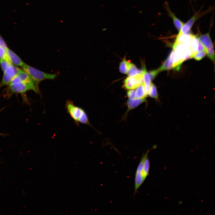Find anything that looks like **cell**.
I'll use <instances>...</instances> for the list:
<instances>
[{"instance_id":"9c48e42d","label":"cell","mask_w":215,"mask_h":215,"mask_svg":"<svg viewBox=\"0 0 215 215\" xmlns=\"http://www.w3.org/2000/svg\"><path fill=\"white\" fill-rule=\"evenodd\" d=\"M17 75L22 82L29 85L32 88L33 90L36 93H39V88L37 87L33 81L27 73L20 69Z\"/></svg>"},{"instance_id":"52a82bcc","label":"cell","mask_w":215,"mask_h":215,"mask_svg":"<svg viewBox=\"0 0 215 215\" xmlns=\"http://www.w3.org/2000/svg\"><path fill=\"white\" fill-rule=\"evenodd\" d=\"M144 83L142 72L133 76H128L124 80L122 87L127 90L136 89Z\"/></svg>"},{"instance_id":"484cf974","label":"cell","mask_w":215,"mask_h":215,"mask_svg":"<svg viewBox=\"0 0 215 215\" xmlns=\"http://www.w3.org/2000/svg\"><path fill=\"white\" fill-rule=\"evenodd\" d=\"M203 51L206 52L205 48L203 45L199 41L197 48V52H201Z\"/></svg>"},{"instance_id":"6da1fadb","label":"cell","mask_w":215,"mask_h":215,"mask_svg":"<svg viewBox=\"0 0 215 215\" xmlns=\"http://www.w3.org/2000/svg\"><path fill=\"white\" fill-rule=\"evenodd\" d=\"M65 107L67 113L77 125L78 126L79 123H82L94 128L90 123L87 114L83 109L75 105L72 101L70 100L66 101Z\"/></svg>"},{"instance_id":"83f0119b","label":"cell","mask_w":215,"mask_h":215,"mask_svg":"<svg viewBox=\"0 0 215 215\" xmlns=\"http://www.w3.org/2000/svg\"><path fill=\"white\" fill-rule=\"evenodd\" d=\"M7 135V134L0 133V135L2 136H5V135Z\"/></svg>"},{"instance_id":"30bf717a","label":"cell","mask_w":215,"mask_h":215,"mask_svg":"<svg viewBox=\"0 0 215 215\" xmlns=\"http://www.w3.org/2000/svg\"><path fill=\"white\" fill-rule=\"evenodd\" d=\"M164 6L168 15L172 19L175 27L179 31L183 26L184 22L179 19L171 11L167 2H165Z\"/></svg>"},{"instance_id":"e0dca14e","label":"cell","mask_w":215,"mask_h":215,"mask_svg":"<svg viewBox=\"0 0 215 215\" xmlns=\"http://www.w3.org/2000/svg\"><path fill=\"white\" fill-rule=\"evenodd\" d=\"M142 73V71L138 70L136 66L132 63H129L127 74L129 76H133Z\"/></svg>"},{"instance_id":"4316f807","label":"cell","mask_w":215,"mask_h":215,"mask_svg":"<svg viewBox=\"0 0 215 215\" xmlns=\"http://www.w3.org/2000/svg\"><path fill=\"white\" fill-rule=\"evenodd\" d=\"M0 45L2 46L6 50L8 47L2 38L0 36Z\"/></svg>"},{"instance_id":"ffe728a7","label":"cell","mask_w":215,"mask_h":215,"mask_svg":"<svg viewBox=\"0 0 215 215\" xmlns=\"http://www.w3.org/2000/svg\"><path fill=\"white\" fill-rule=\"evenodd\" d=\"M129 62L125 58H124L119 64V70L121 73L125 74H127Z\"/></svg>"},{"instance_id":"ba28073f","label":"cell","mask_w":215,"mask_h":215,"mask_svg":"<svg viewBox=\"0 0 215 215\" xmlns=\"http://www.w3.org/2000/svg\"><path fill=\"white\" fill-rule=\"evenodd\" d=\"M20 69L13 64L9 67L4 72L3 77L0 83V89L4 86L8 85L13 79L17 74Z\"/></svg>"},{"instance_id":"4fadbf2b","label":"cell","mask_w":215,"mask_h":215,"mask_svg":"<svg viewBox=\"0 0 215 215\" xmlns=\"http://www.w3.org/2000/svg\"><path fill=\"white\" fill-rule=\"evenodd\" d=\"M173 52V50L161 66L158 69L160 72L164 70H170L172 68Z\"/></svg>"},{"instance_id":"d6986e66","label":"cell","mask_w":215,"mask_h":215,"mask_svg":"<svg viewBox=\"0 0 215 215\" xmlns=\"http://www.w3.org/2000/svg\"><path fill=\"white\" fill-rule=\"evenodd\" d=\"M148 156L145 159L143 169V177L144 181L148 175L150 169V163Z\"/></svg>"},{"instance_id":"5bb4252c","label":"cell","mask_w":215,"mask_h":215,"mask_svg":"<svg viewBox=\"0 0 215 215\" xmlns=\"http://www.w3.org/2000/svg\"><path fill=\"white\" fill-rule=\"evenodd\" d=\"M142 71L146 92L147 95H148V92L151 83V80L148 73L146 70L145 66H143Z\"/></svg>"},{"instance_id":"ac0fdd59","label":"cell","mask_w":215,"mask_h":215,"mask_svg":"<svg viewBox=\"0 0 215 215\" xmlns=\"http://www.w3.org/2000/svg\"><path fill=\"white\" fill-rule=\"evenodd\" d=\"M148 95L158 101H159V95L155 85L151 82Z\"/></svg>"},{"instance_id":"44dd1931","label":"cell","mask_w":215,"mask_h":215,"mask_svg":"<svg viewBox=\"0 0 215 215\" xmlns=\"http://www.w3.org/2000/svg\"><path fill=\"white\" fill-rule=\"evenodd\" d=\"M12 64V63L9 61L4 59L0 60V65L3 72L9 67Z\"/></svg>"},{"instance_id":"9a60e30c","label":"cell","mask_w":215,"mask_h":215,"mask_svg":"<svg viewBox=\"0 0 215 215\" xmlns=\"http://www.w3.org/2000/svg\"><path fill=\"white\" fill-rule=\"evenodd\" d=\"M199 41L197 36L193 35L191 42L190 49L191 52V58L197 52Z\"/></svg>"},{"instance_id":"603a6c76","label":"cell","mask_w":215,"mask_h":215,"mask_svg":"<svg viewBox=\"0 0 215 215\" xmlns=\"http://www.w3.org/2000/svg\"><path fill=\"white\" fill-rule=\"evenodd\" d=\"M206 55L205 52H197L193 56L195 60L199 61L203 58Z\"/></svg>"},{"instance_id":"8992f818","label":"cell","mask_w":215,"mask_h":215,"mask_svg":"<svg viewBox=\"0 0 215 215\" xmlns=\"http://www.w3.org/2000/svg\"><path fill=\"white\" fill-rule=\"evenodd\" d=\"M151 150V149H150L148 150L146 153L143 154L136 169L135 177L134 196L144 181L143 177V169L144 163L146 158L148 156V153Z\"/></svg>"},{"instance_id":"2e32d148","label":"cell","mask_w":215,"mask_h":215,"mask_svg":"<svg viewBox=\"0 0 215 215\" xmlns=\"http://www.w3.org/2000/svg\"><path fill=\"white\" fill-rule=\"evenodd\" d=\"M136 90L135 98L143 99L146 98L147 96L146 94L145 86L143 83L137 88Z\"/></svg>"},{"instance_id":"7402d4cb","label":"cell","mask_w":215,"mask_h":215,"mask_svg":"<svg viewBox=\"0 0 215 215\" xmlns=\"http://www.w3.org/2000/svg\"><path fill=\"white\" fill-rule=\"evenodd\" d=\"M2 59L10 61L7 56L6 50L0 45V60Z\"/></svg>"},{"instance_id":"cb8c5ba5","label":"cell","mask_w":215,"mask_h":215,"mask_svg":"<svg viewBox=\"0 0 215 215\" xmlns=\"http://www.w3.org/2000/svg\"><path fill=\"white\" fill-rule=\"evenodd\" d=\"M160 72L157 69L150 71L148 73L149 75L151 80L154 79Z\"/></svg>"},{"instance_id":"d4e9b609","label":"cell","mask_w":215,"mask_h":215,"mask_svg":"<svg viewBox=\"0 0 215 215\" xmlns=\"http://www.w3.org/2000/svg\"><path fill=\"white\" fill-rule=\"evenodd\" d=\"M135 89L129 90L127 93V96L129 99L135 98Z\"/></svg>"},{"instance_id":"8fae6325","label":"cell","mask_w":215,"mask_h":215,"mask_svg":"<svg viewBox=\"0 0 215 215\" xmlns=\"http://www.w3.org/2000/svg\"><path fill=\"white\" fill-rule=\"evenodd\" d=\"M6 51L9 60L13 64L22 67L25 64L17 55L9 48L6 49Z\"/></svg>"},{"instance_id":"7c38bea8","label":"cell","mask_w":215,"mask_h":215,"mask_svg":"<svg viewBox=\"0 0 215 215\" xmlns=\"http://www.w3.org/2000/svg\"><path fill=\"white\" fill-rule=\"evenodd\" d=\"M146 101V98L129 99L126 103L127 109L125 112V115L126 116L130 110L136 108L140 105Z\"/></svg>"},{"instance_id":"277c9868","label":"cell","mask_w":215,"mask_h":215,"mask_svg":"<svg viewBox=\"0 0 215 215\" xmlns=\"http://www.w3.org/2000/svg\"><path fill=\"white\" fill-rule=\"evenodd\" d=\"M197 37L199 41L205 47L206 55L214 62L215 52L209 33L201 34Z\"/></svg>"},{"instance_id":"7a4b0ae2","label":"cell","mask_w":215,"mask_h":215,"mask_svg":"<svg viewBox=\"0 0 215 215\" xmlns=\"http://www.w3.org/2000/svg\"><path fill=\"white\" fill-rule=\"evenodd\" d=\"M22 67V70L29 75L39 88V85L41 82L45 80L54 79L58 75L57 73L51 74L44 72L25 64Z\"/></svg>"},{"instance_id":"3957f363","label":"cell","mask_w":215,"mask_h":215,"mask_svg":"<svg viewBox=\"0 0 215 215\" xmlns=\"http://www.w3.org/2000/svg\"><path fill=\"white\" fill-rule=\"evenodd\" d=\"M30 90H33L32 88L29 85L23 82H22L14 84H10L6 90L4 96L7 98H9L13 94H21L24 95V102H26V104H29L30 103L28 100L24 95L27 91Z\"/></svg>"},{"instance_id":"5b68a950","label":"cell","mask_w":215,"mask_h":215,"mask_svg":"<svg viewBox=\"0 0 215 215\" xmlns=\"http://www.w3.org/2000/svg\"><path fill=\"white\" fill-rule=\"evenodd\" d=\"M212 10L210 7L208 10L201 12L199 10L192 16L185 23H184L178 34L190 33L191 29L195 23L201 17L210 12Z\"/></svg>"}]
</instances>
